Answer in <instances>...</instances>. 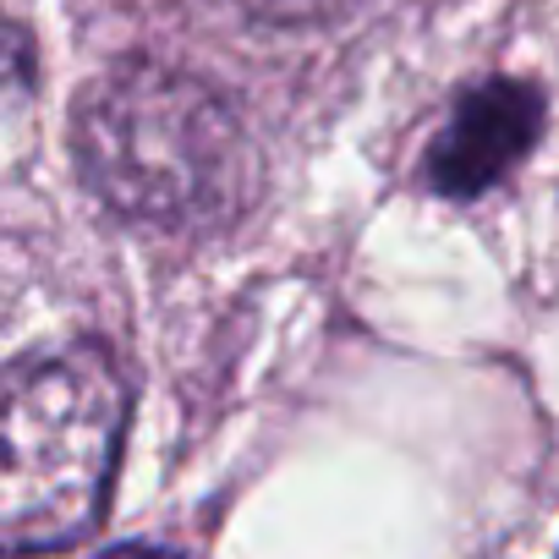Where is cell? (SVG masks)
<instances>
[{
    "mask_svg": "<svg viewBox=\"0 0 559 559\" xmlns=\"http://www.w3.org/2000/svg\"><path fill=\"white\" fill-rule=\"evenodd\" d=\"M99 559H181V554H170V548H159V543H121V548H110V554H99Z\"/></svg>",
    "mask_w": 559,
    "mask_h": 559,
    "instance_id": "obj_5",
    "label": "cell"
},
{
    "mask_svg": "<svg viewBox=\"0 0 559 559\" xmlns=\"http://www.w3.org/2000/svg\"><path fill=\"white\" fill-rule=\"evenodd\" d=\"M34 78V45L23 34V23H12L0 12V94H12Z\"/></svg>",
    "mask_w": 559,
    "mask_h": 559,
    "instance_id": "obj_4",
    "label": "cell"
},
{
    "mask_svg": "<svg viewBox=\"0 0 559 559\" xmlns=\"http://www.w3.org/2000/svg\"><path fill=\"white\" fill-rule=\"evenodd\" d=\"M78 159L110 209L154 225L219 219L252 181V154L230 105L159 61H121L83 94Z\"/></svg>",
    "mask_w": 559,
    "mask_h": 559,
    "instance_id": "obj_2",
    "label": "cell"
},
{
    "mask_svg": "<svg viewBox=\"0 0 559 559\" xmlns=\"http://www.w3.org/2000/svg\"><path fill=\"white\" fill-rule=\"evenodd\" d=\"M127 379L105 346L28 352L0 368V554H61L110 499Z\"/></svg>",
    "mask_w": 559,
    "mask_h": 559,
    "instance_id": "obj_1",
    "label": "cell"
},
{
    "mask_svg": "<svg viewBox=\"0 0 559 559\" xmlns=\"http://www.w3.org/2000/svg\"><path fill=\"white\" fill-rule=\"evenodd\" d=\"M543 132V94L521 78H488L466 88L428 148V181L444 198H477L504 181Z\"/></svg>",
    "mask_w": 559,
    "mask_h": 559,
    "instance_id": "obj_3",
    "label": "cell"
}]
</instances>
